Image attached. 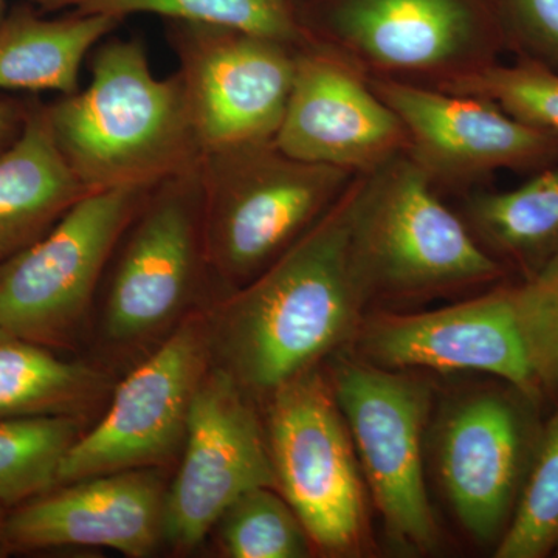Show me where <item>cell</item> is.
Returning a JSON list of instances; mask_svg holds the SVG:
<instances>
[{
	"instance_id": "cell-1",
	"label": "cell",
	"mask_w": 558,
	"mask_h": 558,
	"mask_svg": "<svg viewBox=\"0 0 558 558\" xmlns=\"http://www.w3.org/2000/svg\"><path fill=\"white\" fill-rule=\"evenodd\" d=\"M365 182L340 197L299 241L208 310L213 365L250 396H269L357 332L368 301L354 229Z\"/></svg>"
},
{
	"instance_id": "cell-2",
	"label": "cell",
	"mask_w": 558,
	"mask_h": 558,
	"mask_svg": "<svg viewBox=\"0 0 558 558\" xmlns=\"http://www.w3.org/2000/svg\"><path fill=\"white\" fill-rule=\"evenodd\" d=\"M62 157L90 193L153 189L194 170L202 145L179 73L159 78L138 38H106L90 53V81L46 102Z\"/></svg>"
},
{
	"instance_id": "cell-3",
	"label": "cell",
	"mask_w": 558,
	"mask_h": 558,
	"mask_svg": "<svg viewBox=\"0 0 558 558\" xmlns=\"http://www.w3.org/2000/svg\"><path fill=\"white\" fill-rule=\"evenodd\" d=\"M197 172L209 282L226 295L299 241L336 202L347 175L290 159L274 142L205 150Z\"/></svg>"
},
{
	"instance_id": "cell-4",
	"label": "cell",
	"mask_w": 558,
	"mask_h": 558,
	"mask_svg": "<svg viewBox=\"0 0 558 558\" xmlns=\"http://www.w3.org/2000/svg\"><path fill=\"white\" fill-rule=\"evenodd\" d=\"M102 279L100 336L113 351L163 340L197 310L209 282L197 167L149 190Z\"/></svg>"
},
{
	"instance_id": "cell-5",
	"label": "cell",
	"mask_w": 558,
	"mask_h": 558,
	"mask_svg": "<svg viewBox=\"0 0 558 558\" xmlns=\"http://www.w3.org/2000/svg\"><path fill=\"white\" fill-rule=\"evenodd\" d=\"M149 190L86 194L46 236L2 260L0 328L58 352L75 348L110 258Z\"/></svg>"
},
{
	"instance_id": "cell-6",
	"label": "cell",
	"mask_w": 558,
	"mask_h": 558,
	"mask_svg": "<svg viewBox=\"0 0 558 558\" xmlns=\"http://www.w3.org/2000/svg\"><path fill=\"white\" fill-rule=\"evenodd\" d=\"M266 435L278 490L315 546L332 556L362 548L365 490L357 453L329 379L317 368L267 396Z\"/></svg>"
},
{
	"instance_id": "cell-7",
	"label": "cell",
	"mask_w": 558,
	"mask_h": 558,
	"mask_svg": "<svg viewBox=\"0 0 558 558\" xmlns=\"http://www.w3.org/2000/svg\"><path fill=\"white\" fill-rule=\"evenodd\" d=\"M355 260L368 300L410 296L488 281L501 266L440 204L427 174L398 163L365 182L354 229Z\"/></svg>"
},
{
	"instance_id": "cell-8",
	"label": "cell",
	"mask_w": 558,
	"mask_h": 558,
	"mask_svg": "<svg viewBox=\"0 0 558 558\" xmlns=\"http://www.w3.org/2000/svg\"><path fill=\"white\" fill-rule=\"evenodd\" d=\"M213 365L208 311L196 310L113 389L100 421L70 447L57 486L135 469H161L182 453L191 405Z\"/></svg>"
},
{
	"instance_id": "cell-9",
	"label": "cell",
	"mask_w": 558,
	"mask_h": 558,
	"mask_svg": "<svg viewBox=\"0 0 558 558\" xmlns=\"http://www.w3.org/2000/svg\"><path fill=\"white\" fill-rule=\"evenodd\" d=\"M329 384L389 537L417 553L435 549L438 526L422 458L429 389L362 359H340Z\"/></svg>"
},
{
	"instance_id": "cell-10",
	"label": "cell",
	"mask_w": 558,
	"mask_h": 558,
	"mask_svg": "<svg viewBox=\"0 0 558 558\" xmlns=\"http://www.w3.org/2000/svg\"><path fill=\"white\" fill-rule=\"evenodd\" d=\"M539 403L501 380L457 400L440 417V484L480 545L497 548L513 519L545 424Z\"/></svg>"
},
{
	"instance_id": "cell-11",
	"label": "cell",
	"mask_w": 558,
	"mask_h": 558,
	"mask_svg": "<svg viewBox=\"0 0 558 558\" xmlns=\"http://www.w3.org/2000/svg\"><path fill=\"white\" fill-rule=\"evenodd\" d=\"M167 33L204 153L271 142L295 80L292 44L202 22Z\"/></svg>"
},
{
	"instance_id": "cell-12",
	"label": "cell",
	"mask_w": 558,
	"mask_h": 558,
	"mask_svg": "<svg viewBox=\"0 0 558 558\" xmlns=\"http://www.w3.org/2000/svg\"><path fill=\"white\" fill-rule=\"evenodd\" d=\"M252 396L211 365L191 405L182 461L167 492L165 542L189 553L231 502L258 487L277 488L266 427Z\"/></svg>"
},
{
	"instance_id": "cell-13",
	"label": "cell",
	"mask_w": 558,
	"mask_h": 558,
	"mask_svg": "<svg viewBox=\"0 0 558 558\" xmlns=\"http://www.w3.org/2000/svg\"><path fill=\"white\" fill-rule=\"evenodd\" d=\"M360 359L380 368L476 371L542 399L517 318L513 290L421 314H379L360 323Z\"/></svg>"
},
{
	"instance_id": "cell-14",
	"label": "cell",
	"mask_w": 558,
	"mask_h": 558,
	"mask_svg": "<svg viewBox=\"0 0 558 558\" xmlns=\"http://www.w3.org/2000/svg\"><path fill=\"white\" fill-rule=\"evenodd\" d=\"M167 492L160 469L60 484L10 509L11 549L102 546L132 558L149 557L165 542Z\"/></svg>"
},
{
	"instance_id": "cell-15",
	"label": "cell",
	"mask_w": 558,
	"mask_h": 558,
	"mask_svg": "<svg viewBox=\"0 0 558 558\" xmlns=\"http://www.w3.org/2000/svg\"><path fill=\"white\" fill-rule=\"evenodd\" d=\"M402 128L344 65L307 51L296 54L288 108L271 142L290 159L347 170L385 159Z\"/></svg>"
},
{
	"instance_id": "cell-16",
	"label": "cell",
	"mask_w": 558,
	"mask_h": 558,
	"mask_svg": "<svg viewBox=\"0 0 558 558\" xmlns=\"http://www.w3.org/2000/svg\"><path fill=\"white\" fill-rule=\"evenodd\" d=\"M379 95L416 140L424 159L442 170L527 167L558 153L553 138L486 98L454 97L402 83L380 84Z\"/></svg>"
},
{
	"instance_id": "cell-17",
	"label": "cell",
	"mask_w": 558,
	"mask_h": 558,
	"mask_svg": "<svg viewBox=\"0 0 558 558\" xmlns=\"http://www.w3.org/2000/svg\"><path fill=\"white\" fill-rule=\"evenodd\" d=\"M90 191L62 157L33 95L20 137L0 154V263L38 242Z\"/></svg>"
},
{
	"instance_id": "cell-18",
	"label": "cell",
	"mask_w": 558,
	"mask_h": 558,
	"mask_svg": "<svg viewBox=\"0 0 558 558\" xmlns=\"http://www.w3.org/2000/svg\"><path fill=\"white\" fill-rule=\"evenodd\" d=\"M121 22L106 14L44 17L31 2L14 7L0 20V92L75 94L84 61Z\"/></svg>"
},
{
	"instance_id": "cell-19",
	"label": "cell",
	"mask_w": 558,
	"mask_h": 558,
	"mask_svg": "<svg viewBox=\"0 0 558 558\" xmlns=\"http://www.w3.org/2000/svg\"><path fill=\"white\" fill-rule=\"evenodd\" d=\"M336 24L371 60L407 70L450 60L470 33L469 13L459 0H351Z\"/></svg>"
},
{
	"instance_id": "cell-20",
	"label": "cell",
	"mask_w": 558,
	"mask_h": 558,
	"mask_svg": "<svg viewBox=\"0 0 558 558\" xmlns=\"http://www.w3.org/2000/svg\"><path fill=\"white\" fill-rule=\"evenodd\" d=\"M108 379L95 366L0 328V418H84L105 398Z\"/></svg>"
},
{
	"instance_id": "cell-21",
	"label": "cell",
	"mask_w": 558,
	"mask_h": 558,
	"mask_svg": "<svg viewBox=\"0 0 558 558\" xmlns=\"http://www.w3.org/2000/svg\"><path fill=\"white\" fill-rule=\"evenodd\" d=\"M472 213L484 241L526 278L558 259V168L519 189L476 197Z\"/></svg>"
},
{
	"instance_id": "cell-22",
	"label": "cell",
	"mask_w": 558,
	"mask_h": 558,
	"mask_svg": "<svg viewBox=\"0 0 558 558\" xmlns=\"http://www.w3.org/2000/svg\"><path fill=\"white\" fill-rule=\"evenodd\" d=\"M40 13L157 14L168 21L202 22L296 44L303 38L290 0H27Z\"/></svg>"
},
{
	"instance_id": "cell-23",
	"label": "cell",
	"mask_w": 558,
	"mask_h": 558,
	"mask_svg": "<svg viewBox=\"0 0 558 558\" xmlns=\"http://www.w3.org/2000/svg\"><path fill=\"white\" fill-rule=\"evenodd\" d=\"M84 418H0V502L14 508L57 486L58 470L84 432Z\"/></svg>"
},
{
	"instance_id": "cell-24",
	"label": "cell",
	"mask_w": 558,
	"mask_h": 558,
	"mask_svg": "<svg viewBox=\"0 0 558 558\" xmlns=\"http://www.w3.org/2000/svg\"><path fill=\"white\" fill-rule=\"evenodd\" d=\"M211 531L220 556L229 558H303L310 534L281 492L258 487L231 502Z\"/></svg>"
},
{
	"instance_id": "cell-25",
	"label": "cell",
	"mask_w": 558,
	"mask_h": 558,
	"mask_svg": "<svg viewBox=\"0 0 558 558\" xmlns=\"http://www.w3.org/2000/svg\"><path fill=\"white\" fill-rule=\"evenodd\" d=\"M558 546V405L543 424L526 483L497 558H545Z\"/></svg>"
},
{
	"instance_id": "cell-26",
	"label": "cell",
	"mask_w": 558,
	"mask_h": 558,
	"mask_svg": "<svg viewBox=\"0 0 558 558\" xmlns=\"http://www.w3.org/2000/svg\"><path fill=\"white\" fill-rule=\"evenodd\" d=\"M457 89L486 98L548 135L558 145V72L538 64L483 70L459 80Z\"/></svg>"
},
{
	"instance_id": "cell-27",
	"label": "cell",
	"mask_w": 558,
	"mask_h": 558,
	"mask_svg": "<svg viewBox=\"0 0 558 558\" xmlns=\"http://www.w3.org/2000/svg\"><path fill=\"white\" fill-rule=\"evenodd\" d=\"M529 363L543 399L558 405V259L512 288Z\"/></svg>"
},
{
	"instance_id": "cell-28",
	"label": "cell",
	"mask_w": 558,
	"mask_h": 558,
	"mask_svg": "<svg viewBox=\"0 0 558 558\" xmlns=\"http://www.w3.org/2000/svg\"><path fill=\"white\" fill-rule=\"evenodd\" d=\"M510 3L531 43L558 62V0H510Z\"/></svg>"
},
{
	"instance_id": "cell-29",
	"label": "cell",
	"mask_w": 558,
	"mask_h": 558,
	"mask_svg": "<svg viewBox=\"0 0 558 558\" xmlns=\"http://www.w3.org/2000/svg\"><path fill=\"white\" fill-rule=\"evenodd\" d=\"M32 97L0 95V154L20 137L31 109Z\"/></svg>"
},
{
	"instance_id": "cell-30",
	"label": "cell",
	"mask_w": 558,
	"mask_h": 558,
	"mask_svg": "<svg viewBox=\"0 0 558 558\" xmlns=\"http://www.w3.org/2000/svg\"><path fill=\"white\" fill-rule=\"evenodd\" d=\"M10 508L0 502V558L9 557L13 554L11 549L9 531H7V521H9Z\"/></svg>"
},
{
	"instance_id": "cell-31",
	"label": "cell",
	"mask_w": 558,
	"mask_h": 558,
	"mask_svg": "<svg viewBox=\"0 0 558 558\" xmlns=\"http://www.w3.org/2000/svg\"><path fill=\"white\" fill-rule=\"evenodd\" d=\"M3 14H5V11H3V0H0V20H2Z\"/></svg>"
},
{
	"instance_id": "cell-32",
	"label": "cell",
	"mask_w": 558,
	"mask_h": 558,
	"mask_svg": "<svg viewBox=\"0 0 558 558\" xmlns=\"http://www.w3.org/2000/svg\"><path fill=\"white\" fill-rule=\"evenodd\" d=\"M554 556L558 557V546H557L556 553H554Z\"/></svg>"
}]
</instances>
